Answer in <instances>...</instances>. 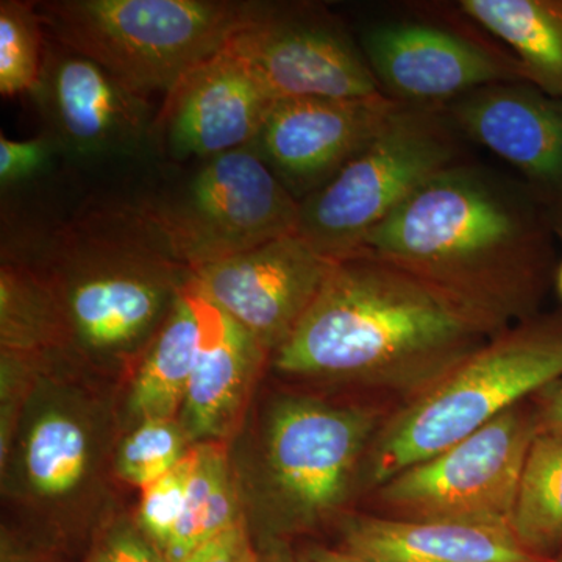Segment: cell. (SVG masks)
<instances>
[{
    "instance_id": "obj_2",
    "label": "cell",
    "mask_w": 562,
    "mask_h": 562,
    "mask_svg": "<svg viewBox=\"0 0 562 562\" xmlns=\"http://www.w3.org/2000/svg\"><path fill=\"white\" fill-rule=\"evenodd\" d=\"M503 324L397 266L350 255L335 262L301 324L273 353V364L308 379L438 380Z\"/></svg>"
},
{
    "instance_id": "obj_35",
    "label": "cell",
    "mask_w": 562,
    "mask_h": 562,
    "mask_svg": "<svg viewBox=\"0 0 562 562\" xmlns=\"http://www.w3.org/2000/svg\"><path fill=\"white\" fill-rule=\"evenodd\" d=\"M546 562H562V550L560 553L554 554L553 558H550V560H547Z\"/></svg>"
},
{
    "instance_id": "obj_33",
    "label": "cell",
    "mask_w": 562,
    "mask_h": 562,
    "mask_svg": "<svg viewBox=\"0 0 562 562\" xmlns=\"http://www.w3.org/2000/svg\"><path fill=\"white\" fill-rule=\"evenodd\" d=\"M261 562H297L295 554H292L283 543H272L261 549Z\"/></svg>"
},
{
    "instance_id": "obj_32",
    "label": "cell",
    "mask_w": 562,
    "mask_h": 562,
    "mask_svg": "<svg viewBox=\"0 0 562 562\" xmlns=\"http://www.w3.org/2000/svg\"><path fill=\"white\" fill-rule=\"evenodd\" d=\"M297 562H371L344 552L342 549H328V547L310 546L295 554Z\"/></svg>"
},
{
    "instance_id": "obj_13",
    "label": "cell",
    "mask_w": 562,
    "mask_h": 562,
    "mask_svg": "<svg viewBox=\"0 0 562 562\" xmlns=\"http://www.w3.org/2000/svg\"><path fill=\"white\" fill-rule=\"evenodd\" d=\"M401 105L387 94L284 99L273 103L251 147L302 202L357 157Z\"/></svg>"
},
{
    "instance_id": "obj_1",
    "label": "cell",
    "mask_w": 562,
    "mask_h": 562,
    "mask_svg": "<svg viewBox=\"0 0 562 562\" xmlns=\"http://www.w3.org/2000/svg\"><path fill=\"white\" fill-rule=\"evenodd\" d=\"M554 227L530 188L483 168L432 176L351 255L397 266L491 316H530L554 266ZM350 257V255H349Z\"/></svg>"
},
{
    "instance_id": "obj_34",
    "label": "cell",
    "mask_w": 562,
    "mask_h": 562,
    "mask_svg": "<svg viewBox=\"0 0 562 562\" xmlns=\"http://www.w3.org/2000/svg\"><path fill=\"white\" fill-rule=\"evenodd\" d=\"M554 280H557L558 294L562 299V261L558 266L557 273H554Z\"/></svg>"
},
{
    "instance_id": "obj_31",
    "label": "cell",
    "mask_w": 562,
    "mask_h": 562,
    "mask_svg": "<svg viewBox=\"0 0 562 562\" xmlns=\"http://www.w3.org/2000/svg\"><path fill=\"white\" fill-rule=\"evenodd\" d=\"M535 412L539 431L562 430V380L539 392Z\"/></svg>"
},
{
    "instance_id": "obj_4",
    "label": "cell",
    "mask_w": 562,
    "mask_h": 562,
    "mask_svg": "<svg viewBox=\"0 0 562 562\" xmlns=\"http://www.w3.org/2000/svg\"><path fill=\"white\" fill-rule=\"evenodd\" d=\"M231 0H52L36 3L52 40L136 94L168 95L261 9Z\"/></svg>"
},
{
    "instance_id": "obj_29",
    "label": "cell",
    "mask_w": 562,
    "mask_h": 562,
    "mask_svg": "<svg viewBox=\"0 0 562 562\" xmlns=\"http://www.w3.org/2000/svg\"><path fill=\"white\" fill-rule=\"evenodd\" d=\"M85 562H168L139 530L138 524L121 520L103 530L92 542Z\"/></svg>"
},
{
    "instance_id": "obj_10",
    "label": "cell",
    "mask_w": 562,
    "mask_h": 562,
    "mask_svg": "<svg viewBox=\"0 0 562 562\" xmlns=\"http://www.w3.org/2000/svg\"><path fill=\"white\" fill-rule=\"evenodd\" d=\"M44 133L63 157L103 161L133 157L155 136L150 101L79 52L46 40L43 68L31 92Z\"/></svg>"
},
{
    "instance_id": "obj_16",
    "label": "cell",
    "mask_w": 562,
    "mask_h": 562,
    "mask_svg": "<svg viewBox=\"0 0 562 562\" xmlns=\"http://www.w3.org/2000/svg\"><path fill=\"white\" fill-rule=\"evenodd\" d=\"M454 120L522 173L562 239V99L527 81L491 85L460 99Z\"/></svg>"
},
{
    "instance_id": "obj_6",
    "label": "cell",
    "mask_w": 562,
    "mask_h": 562,
    "mask_svg": "<svg viewBox=\"0 0 562 562\" xmlns=\"http://www.w3.org/2000/svg\"><path fill=\"white\" fill-rule=\"evenodd\" d=\"M454 165L441 121L402 103L371 143L301 202L299 233L331 260L353 254L425 181Z\"/></svg>"
},
{
    "instance_id": "obj_22",
    "label": "cell",
    "mask_w": 562,
    "mask_h": 562,
    "mask_svg": "<svg viewBox=\"0 0 562 562\" xmlns=\"http://www.w3.org/2000/svg\"><path fill=\"white\" fill-rule=\"evenodd\" d=\"M241 519L227 449L220 441L198 443L183 514L162 557L168 562L179 561Z\"/></svg>"
},
{
    "instance_id": "obj_28",
    "label": "cell",
    "mask_w": 562,
    "mask_h": 562,
    "mask_svg": "<svg viewBox=\"0 0 562 562\" xmlns=\"http://www.w3.org/2000/svg\"><path fill=\"white\" fill-rule=\"evenodd\" d=\"M60 154L47 133L33 139L14 140L0 135V184L2 191L43 176Z\"/></svg>"
},
{
    "instance_id": "obj_20",
    "label": "cell",
    "mask_w": 562,
    "mask_h": 562,
    "mask_svg": "<svg viewBox=\"0 0 562 562\" xmlns=\"http://www.w3.org/2000/svg\"><path fill=\"white\" fill-rule=\"evenodd\" d=\"M199 335L198 313L183 290L133 380L128 408L136 419H179L194 371Z\"/></svg>"
},
{
    "instance_id": "obj_18",
    "label": "cell",
    "mask_w": 562,
    "mask_h": 562,
    "mask_svg": "<svg viewBox=\"0 0 562 562\" xmlns=\"http://www.w3.org/2000/svg\"><path fill=\"white\" fill-rule=\"evenodd\" d=\"M344 552L371 562H546L505 525L443 519L350 517Z\"/></svg>"
},
{
    "instance_id": "obj_3",
    "label": "cell",
    "mask_w": 562,
    "mask_h": 562,
    "mask_svg": "<svg viewBox=\"0 0 562 562\" xmlns=\"http://www.w3.org/2000/svg\"><path fill=\"white\" fill-rule=\"evenodd\" d=\"M21 246L10 258L46 284L68 342L105 357L150 342L192 277L138 201L85 206Z\"/></svg>"
},
{
    "instance_id": "obj_23",
    "label": "cell",
    "mask_w": 562,
    "mask_h": 562,
    "mask_svg": "<svg viewBox=\"0 0 562 562\" xmlns=\"http://www.w3.org/2000/svg\"><path fill=\"white\" fill-rule=\"evenodd\" d=\"M91 441L72 414L49 409L40 414L25 435L24 462L29 486L41 497L57 498L76 490L87 475Z\"/></svg>"
},
{
    "instance_id": "obj_14",
    "label": "cell",
    "mask_w": 562,
    "mask_h": 562,
    "mask_svg": "<svg viewBox=\"0 0 562 562\" xmlns=\"http://www.w3.org/2000/svg\"><path fill=\"white\" fill-rule=\"evenodd\" d=\"M276 99L231 46L191 69L155 122L169 154L205 161L255 143Z\"/></svg>"
},
{
    "instance_id": "obj_24",
    "label": "cell",
    "mask_w": 562,
    "mask_h": 562,
    "mask_svg": "<svg viewBox=\"0 0 562 562\" xmlns=\"http://www.w3.org/2000/svg\"><path fill=\"white\" fill-rule=\"evenodd\" d=\"M2 350L36 353L68 342L60 312L40 277L14 258L0 271Z\"/></svg>"
},
{
    "instance_id": "obj_17",
    "label": "cell",
    "mask_w": 562,
    "mask_h": 562,
    "mask_svg": "<svg viewBox=\"0 0 562 562\" xmlns=\"http://www.w3.org/2000/svg\"><path fill=\"white\" fill-rule=\"evenodd\" d=\"M199 317L198 357L179 414L191 446L220 441L241 409L268 351L231 314L187 284Z\"/></svg>"
},
{
    "instance_id": "obj_26",
    "label": "cell",
    "mask_w": 562,
    "mask_h": 562,
    "mask_svg": "<svg viewBox=\"0 0 562 562\" xmlns=\"http://www.w3.org/2000/svg\"><path fill=\"white\" fill-rule=\"evenodd\" d=\"M191 447L177 419L139 422L121 443L116 471L125 482L143 490L171 471Z\"/></svg>"
},
{
    "instance_id": "obj_15",
    "label": "cell",
    "mask_w": 562,
    "mask_h": 562,
    "mask_svg": "<svg viewBox=\"0 0 562 562\" xmlns=\"http://www.w3.org/2000/svg\"><path fill=\"white\" fill-rule=\"evenodd\" d=\"M362 49L382 90L405 105L524 81L514 58L430 25H380L366 33Z\"/></svg>"
},
{
    "instance_id": "obj_8",
    "label": "cell",
    "mask_w": 562,
    "mask_h": 562,
    "mask_svg": "<svg viewBox=\"0 0 562 562\" xmlns=\"http://www.w3.org/2000/svg\"><path fill=\"white\" fill-rule=\"evenodd\" d=\"M538 432L535 406L508 409L443 452L392 476L382 484L383 502L403 519L509 527L525 460Z\"/></svg>"
},
{
    "instance_id": "obj_9",
    "label": "cell",
    "mask_w": 562,
    "mask_h": 562,
    "mask_svg": "<svg viewBox=\"0 0 562 562\" xmlns=\"http://www.w3.org/2000/svg\"><path fill=\"white\" fill-rule=\"evenodd\" d=\"M375 424L371 412L313 398L273 406L265 431L266 484L279 508L271 535L305 530L333 513Z\"/></svg>"
},
{
    "instance_id": "obj_11",
    "label": "cell",
    "mask_w": 562,
    "mask_h": 562,
    "mask_svg": "<svg viewBox=\"0 0 562 562\" xmlns=\"http://www.w3.org/2000/svg\"><path fill=\"white\" fill-rule=\"evenodd\" d=\"M336 261L297 232L203 266L192 272L190 286L276 353L316 301Z\"/></svg>"
},
{
    "instance_id": "obj_21",
    "label": "cell",
    "mask_w": 562,
    "mask_h": 562,
    "mask_svg": "<svg viewBox=\"0 0 562 562\" xmlns=\"http://www.w3.org/2000/svg\"><path fill=\"white\" fill-rule=\"evenodd\" d=\"M512 531L542 560L562 550V430L539 431L525 460Z\"/></svg>"
},
{
    "instance_id": "obj_5",
    "label": "cell",
    "mask_w": 562,
    "mask_h": 562,
    "mask_svg": "<svg viewBox=\"0 0 562 562\" xmlns=\"http://www.w3.org/2000/svg\"><path fill=\"white\" fill-rule=\"evenodd\" d=\"M562 380V312L497 335L392 420L373 452L383 484Z\"/></svg>"
},
{
    "instance_id": "obj_27",
    "label": "cell",
    "mask_w": 562,
    "mask_h": 562,
    "mask_svg": "<svg viewBox=\"0 0 562 562\" xmlns=\"http://www.w3.org/2000/svg\"><path fill=\"white\" fill-rule=\"evenodd\" d=\"M195 460L198 446H192L171 471L143 487L136 524L161 554L183 514Z\"/></svg>"
},
{
    "instance_id": "obj_19",
    "label": "cell",
    "mask_w": 562,
    "mask_h": 562,
    "mask_svg": "<svg viewBox=\"0 0 562 562\" xmlns=\"http://www.w3.org/2000/svg\"><path fill=\"white\" fill-rule=\"evenodd\" d=\"M460 9L512 49L524 81L562 99V0H462Z\"/></svg>"
},
{
    "instance_id": "obj_7",
    "label": "cell",
    "mask_w": 562,
    "mask_h": 562,
    "mask_svg": "<svg viewBox=\"0 0 562 562\" xmlns=\"http://www.w3.org/2000/svg\"><path fill=\"white\" fill-rule=\"evenodd\" d=\"M136 201L192 272L301 225V201L251 146L203 161L176 194Z\"/></svg>"
},
{
    "instance_id": "obj_25",
    "label": "cell",
    "mask_w": 562,
    "mask_h": 562,
    "mask_svg": "<svg viewBox=\"0 0 562 562\" xmlns=\"http://www.w3.org/2000/svg\"><path fill=\"white\" fill-rule=\"evenodd\" d=\"M36 3L0 2V92L31 94L43 68L46 33Z\"/></svg>"
},
{
    "instance_id": "obj_12",
    "label": "cell",
    "mask_w": 562,
    "mask_h": 562,
    "mask_svg": "<svg viewBox=\"0 0 562 562\" xmlns=\"http://www.w3.org/2000/svg\"><path fill=\"white\" fill-rule=\"evenodd\" d=\"M228 46L276 101L383 94L368 60L341 32L277 7L261 5Z\"/></svg>"
},
{
    "instance_id": "obj_30",
    "label": "cell",
    "mask_w": 562,
    "mask_h": 562,
    "mask_svg": "<svg viewBox=\"0 0 562 562\" xmlns=\"http://www.w3.org/2000/svg\"><path fill=\"white\" fill-rule=\"evenodd\" d=\"M261 554L254 531L241 519L176 562H261Z\"/></svg>"
}]
</instances>
